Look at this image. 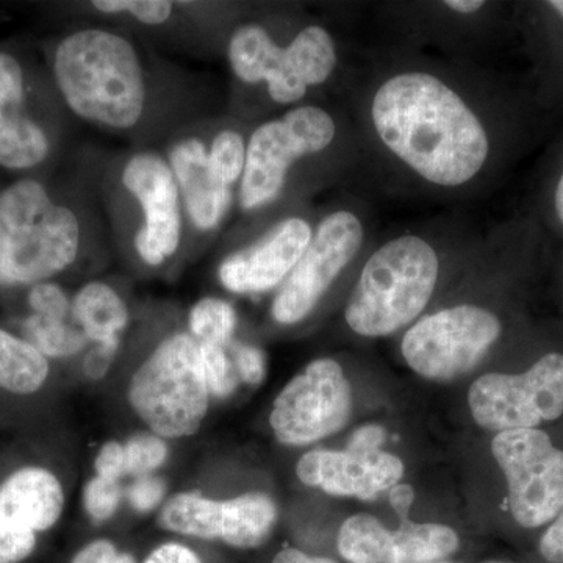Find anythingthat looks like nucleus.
<instances>
[{"instance_id":"nucleus-12","label":"nucleus","mask_w":563,"mask_h":563,"mask_svg":"<svg viewBox=\"0 0 563 563\" xmlns=\"http://www.w3.org/2000/svg\"><path fill=\"white\" fill-rule=\"evenodd\" d=\"M492 453L509 487L510 512L523 528H540L563 510V451L539 429L499 432Z\"/></svg>"},{"instance_id":"nucleus-3","label":"nucleus","mask_w":563,"mask_h":563,"mask_svg":"<svg viewBox=\"0 0 563 563\" xmlns=\"http://www.w3.org/2000/svg\"><path fill=\"white\" fill-rule=\"evenodd\" d=\"M463 239V232L446 228L387 236L363 262L344 307L347 328L366 339L410 328L439 288L448 247Z\"/></svg>"},{"instance_id":"nucleus-42","label":"nucleus","mask_w":563,"mask_h":563,"mask_svg":"<svg viewBox=\"0 0 563 563\" xmlns=\"http://www.w3.org/2000/svg\"><path fill=\"white\" fill-rule=\"evenodd\" d=\"M273 563H335L331 559L318 558L296 550V548H285L280 553L276 554Z\"/></svg>"},{"instance_id":"nucleus-24","label":"nucleus","mask_w":563,"mask_h":563,"mask_svg":"<svg viewBox=\"0 0 563 563\" xmlns=\"http://www.w3.org/2000/svg\"><path fill=\"white\" fill-rule=\"evenodd\" d=\"M22 339L27 340L47 361L73 358L91 346L73 320H49L32 313L22 321Z\"/></svg>"},{"instance_id":"nucleus-27","label":"nucleus","mask_w":563,"mask_h":563,"mask_svg":"<svg viewBox=\"0 0 563 563\" xmlns=\"http://www.w3.org/2000/svg\"><path fill=\"white\" fill-rule=\"evenodd\" d=\"M25 99L27 84L21 62L7 52H0V131L25 113Z\"/></svg>"},{"instance_id":"nucleus-37","label":"nucleus","mask_w":563,"mask_h":563,"mask_svg":"<svg viewBox=\"0 0 563 563\" xmlns=\"http://www.w3.org/2000/svg\"><path fill=\"white\" fill-rule=\"evenodd\" d=\"M120 346L110 344H91L85 352L84 372L91 380H101L109 374L117 358Z\"/></svg>"},{"instance_id":"nucleus-14","label":"nucleus","mask_w":563,"mask_h":563,"mask_svg":"<svg viewBox=\"0 0 563 563\" xmlns=\"http://www.w3.org/2000/svg\"><path fill=\"white\" fill-rule=\"evenodd\" d=\"M65 488L44 466H22L0 483V563H22L65 510Z\"/></svg>"},{"instance_id":"nucleus-15","label":"nucleus","mask_w":563,"mask_h":563,"mask_svg":"<svg viewBox=\"0 0 563 563\" xmlns=\"http://www.w3.org/2000/svg\"><path fill=\"white\" fill-rule=\"evenodd\" d=\"M314 221L301 213L274 222L255 242L225 255L218 266L221 287L233 295L254 296L279 287L301 261Z\"/></svg>"},{"instance_id":"nucleus-8","label":"nucleus","mask_w":563,"mask_h":563,"mask_svg":"<svg viewBox=\"0 0 563 563\" xmlns=\"http://www.w3.org/2000/svg\"><path fill=\"white\" fill-rule=\"evenodd\" d=\"M369 243L368 220L357 203H340L314 221L301 261L280 285L272 303L279 325H296L313 313L339 277Z\"/></svg>"},{"instance_id":"nucleus-39","label":"nucleus","mask_w":563,"mask_h":563,"mask_svg":"<svg viewBox=\"0 0 563 563\" xmlns=\"http://www.w3.org/2000/svg\"><path fill=\"white\" fill-rule=\"evenodd\" d=\"M385 439H387V432L380 426H363V428L352 433L350 443H347V451H352V453L379 451L380 444L385 442Z\"/></svg>"},{"instance_id":"nucleus-4","label":"nucleus","mask_w":563,"mask_h":563,"mask_svg":"<svg viewBox=\"0 0 563 563\" xmlns=\"http://www.w3.org/2000/svg\"><path fill=\"white\" fill-rule=\"evenodd\" d=\"M225 55L239 84L263 88L273 106L288 110L333 79L340 44L320 22H307L284 36L266 22L244 21L229 35Z\"/></svg>"},{"instance_id":"nucleus-33","label":"nucleus","mask_w":563,"mask_h":563,"mask_svg":"<svg viewBox=\"0 0 563 563\" xmlns=\"http://www.w3.org/2000/svg\"><path fill=\"white\" fill-rule=\"evenodd\" d=\"M168 484L161 476L135 477L133 483L124 490V498L131 504L136 514L146 515L161 509L165 504Z\"/></svg>"},{"instance_id":"nucleus-23","label":"nucleus","mask_w":563,"mask_h":563,"mask_svg":"<svg viewBox=\"0 0 563 563\" xmlns=\"http://www.w3.org/2000/svg\"><path fill=\"white\" fill-rule=\"evenodd\" d=\"M51 152L49 132L31 114H21L0 131V166L10 172L38 168Z\"/></svg>"},{"instance_id":"nucleus-7","label":"nucleus","mask_w":563,"mask_h":563,"mask_svg":"<svg viewBox=\"0 0 563 563\" xmlns=\"http://www.w3.org/2000/svg\"><path fill=\"white\" fill-rule=\"evenodd\" d=\"M128 401L162 439L184 440L201 431L211 396L199 343L190 333L174 332L155 344L129 379Z\"/></svg>"},{"instance_id":"nucleus-31","label":"nucleus","mask_w":563,"mask_h":563,"mask_svg":"<svg viewBox=\"0 0 563 563\" xmlns=\"http://www.w3.org/2000/svg\"><path fill=\"white\" fill-rule=\"evenodd\" d=\"M122 499H124V488L121 483L99 476H92L85 484L84 493H81L85 512L95 525L110 521L120 510Z\"/></svg>"},{"instance_id":"nucleus-20","label":"nucleus","mask_w":563,"mask_h":563,"mask_svg":"<svg viewBox=\"0 0 563 563\" xmlns=\"http://www.w3.org/2000/svg\"><path fill=\"white\" fill-rule=\"evenodd\" d=\"M277 518V504L265 493H243L222 499L221 542L236 550H255L269 539Z\"/></svg>"},{"instance_id":"nucleus-32","label":"nucleus","mask_w":563,"mask_h":563,"mask_svg":"<svg viewBox=\"0 0 563 563\" xmlns=\"http://www.w3.org/2000/svg\"><path fill=\"white\" fill-rule=\"evenodd\" d=\"M70 301L68 292L57 282H40L32 285L27 295V303L32 314L49 320H70Z\"/></svg>"},{"instance_id":"nucleus-38","label":"nucleus","mask_w":563,"mask_h":563,"mask_svg":"<svg viewBox=\"0 0 563 563\" xmlns=\"http://www.w3.org/2000/svg\"><path fill=\"white\" fill-rule=\"evenodd\" d=\"M143 563H202V559L187 544L166 542L154 548Z\"/></svg>"},{"instance_id":"nucleus-5","label":"nucleus","mask_w":563,"mask_h":563,"mask_svg":"<svg viewBox=\"0 0 563 563\" xmlns=\"http://www.w3.org/2000/svg\"><path fill=\"white\" fill-rule=\"evenodd\" d=\"M85 246V220L46 185L22 179L0 191V284L54 279L76 265Z\"/></svg>"},{"instance_id":"nucleus-41","label":"nucleus","mask_w":563,"mask_h":563,"mask_svg":"<svg viewBox=\"0 0 563 563\" xmlns=\"http://www.w3.org/2000/svg\"><path fill=\"white\" fill-rule=\"evenodd\" d=\"M390 503L393 509L399 514L402 521L407 520V514H409L410 506H412L415 499V492L410 485L396 484L395 487L390 488Z\"/></svg>"},{"instance_id":"nucleus-46","label":"nucleus","mask_w":563,"mask_h":563,"mask_svg":"<svg viewBox=\"0 0 563 563\" xmlns=\"http://www.w3.org/2000/svg\"><path fill=\"white\" fill-rule=\"evenodd\" d=\"M495 563H499V562H495Z\"/></svg>"},{"instance_id":"nucleus-36","label":"nucleus","mask_w":563,"mask_h":563,"mask_svg":"<svg viewBox=\"0 0 563 563\" xmlns=\"http://www.w3.org/2000/svg\"><path fill=\"white\" fill-rule=\"evenodd\" d=\"M69 563H139L135 555L120 551L109 539L92 540L80 548Z\"/></svg>"},{"instance_id":"nucleus-10","label":"nucleus","mask_w":563,"mask_h":563,"mask_svg":"<svg viewBox=\"0 0 563 563\" xmlns=\"http://www.w3.org/2000/svg\"><path fill=\"white\" fill-rule=\"evenodd\" d=\"M118 180L136 207L139 224L132 235L135 257L146 268H163L180 251L187 229L172 166L158 152H133L122 163Z\"/></svg>"},{"instance_id":"nucleus-29","label":"nucleus","mask_w":563,"mask_h":563,"mask_svg":"<svg viewBox=\"0 0 563 563\" xmlns=\"http://www.w3.org/2000/svg\"><path fill=\"white\" fill-rule=\"evenodd\" d=\"M91 7L107 16L124 14L144 27H162L176 13V3L166 0H96Z\"/></svg>"},{"instance_id":"nucleus-25","label":"nucleus","mask_w":563,"mask_h":563,"mask_svg":"<svg viewBox=\"0 0 563 563\" xmlns=\"http://www.w3.org/2000/svg\"><path fill=\"white\" fill-rule=\"evenodd\" d=\"M188 333L201 344L229 347L235 342L239 314L235 307L218 296L199 299L188 312Z\"/></svg>"},{"instance_id":"nucleus-19","label":"nucleus","mask_w":563,"mask_h":563,"mask_svg":"<svg viewBox=\"0 0 563 563\" xmlns=\"http://www.w3.org/2000/svg\"><path fill=\"white\" fill-rule=\"evenodd\" d=\"M70 320L91 344L121 347L122 335L131 324V310L113 285L91 280L73 296Z\"/></svg>"},{"instance_id":"nucleus-44","label":"nucleus","mask_w":563,"mask_h":563,"mask_svg":"<svg viewBox=\"0 0 563 563\" xmlns=\"http://www.w3.org/2000/svg\"><path fill=\"white\" fill-rule=\"evenodd\" d=\"M547 5L563 20V0H553V2H548Z\"/></svg>"},{"instance_id":"nucleus-34","label":"nucleus","mask_w":563,"mask_h":563,"mask_svg":"<svg viewBox=\"0 0 563 563\" xmlns=\"http://www.w3.org/2000/svg\"><path fill=\"white\" fill-rule=\"evenodd\" d=\"M240 383L261 385L266 376V355L262 347L244 342H233L228 347Z\"/></svg>"},{"instance_id":"nucleus-26","label":"nucleus","mask_w":563,"mask_h":563,"mask_svg":"<svg viewBox=\"0 0 563 563\" xmlns=\"http://www.w3.org/2000/svg\"><path fill=\"white\" fill-rule=\"evenodd\" d=\"M247 136L240 128H222L207 141L211 172L222 185L239 190L246 166Z\"/></svg>"},{"instance_id":"nucleus-21","label":"nucleus","mask_w":563,"mask_h":563,"mask_svg":"<svg viewBox=\"0 0 563 563\" xmlns=\"http://www.w3.org/2000/svg\"><path fill=\"white\" fill-rule=\"evenodd\" d=\"M158 525L163 531L202 540L221 542L222 499L199 492H181L162 506Z\"/></svg>"},{"instance_id":"nucleus-40","label":"nucleus","mask_w":563,"mask_h":563,"mask_svg":"<svg viewBox=\"0 0 563 563\" xmlns=\"http://www.w3.org/2000/svg\"><path fill=\"white\" fill-rule=\"evenodd\" d=\"M540 554L550 563H563V510L540 540Z\"/></svg>"},{"instance_id":"nucleus-6","label":"nucleus","mask_w":563,"mask_h":563,"mask_svg":"<svg viewBox=\"0 0 563 563\" xmlns=\"http://www.w3.org/2000/svg\"><path fill=\"white\" fill-rule=\"evenodd\" d=\"M342 121L328 107L306 102L280 117L255 125L247 136L246 166L236 201L247 214L261 213L280 201L302 166L339 154L344 139Z\"/></svg>"},{"instance_id":"nucleus-2","label":"nucleus","mask_w":563,"mask_h":563,"mask_svg":"<svg viewBox=\"0 0 563 563\" xmlns=\"http://www.w3.org/2000/svg\"><path fill=\"white\" fill-rule=\"evenodd\" d=\"M52 76L68 109L102 131H136L154 101L150 68L121 32L85 27L58 41Z\"/></svg>"},{"instance_id":"nucleus-30","label":"nucleus","mask_w":563,"mask_h":563,"mask_svg":"<svg viewBox=\"0 0 563 563\" xmlns=\"http://www.w3.org/2000/svg\"><path fill=\"white\" fill-rule=\"evenodd\" d=\"M203 377L209 387L211 399L231 398L240 384L239 374L228 347L199 343Z\"/></svg>"},{"instance_id":"nucleus-17","label":"nucleus","mask_w":563,"mask_h":563,"mask_svg":"<svg viewBox=\"0 0 563 563\" xmlns=\"http://www.w3.org/2000/svg\"><path fill=\"white\" fill-rule=\"evenodd\" d=\"M296 474L307 487L369 501L402 479L404 463L380 450L372 453L313 450L299 459Z\"/></svg>"},{"instance_id":"nucleus-35","label":"nucleus","mask_w":563,"mask_h":563,"mask_svg":"<svg viewBox=\"0 0 563 563\" xmlns=\"http://www.w3.org/2000/svg\"><path fill=\"white\" fill-rule=\"evenodd\" d=\"M95 476L117 483H121L122 477H128L124 443L109 440L99 448L95 457Z\"/></svg>"},{"instance_id":"nucleus-16","label":"nucleus","mask_w":563,"mask_h":563,"mask_svg":"<svg viewBox=\"0 0 563 563\" xmlns=\"http://www.w3.org/2000/svg\"><path fill=\"white\" fill-rule=\"evenodd\" d=\"M336 543L350 563H431L450 558L461 542L448 526L406 520L390 531L373 515L358 514L344 521Z\"/></svg>"},{"instance_id":"nucleus-11","label":"nucleus","mask_w":563,"mask_h":563,"mask_svg":"<svg viewBox=\"0 0 563 563\" xmlns=\"http://www.w3.org/2000/svg\"><path fill=\"white\" fill-rule=\"evenodd\" d=\"M468 404L485 431H523L558 420L563 413V354L550 352L521 374H484L470 388Z\"/></svg>"},{"instance_id":"nucleus-45","label":"nucleus","mask_w":563,"mask_h":563,"mask_svg":"<svg viewBox=\"0 0 563 563\" xmlns=\"http://www.w3.org/2000/svg\"><path fill=\"white\" fill-rule=\"evenodd\" d=\"M431 563H450V562H431Z\"/></svg>"},{"instance_id":"nucleus-9","label":"nucleus","mask_w":563,"mask_h":563,"mask_svg":"<svg viewBox=\"0 0 563 563\" xmlns=\"http://www.w3.org/2000/svg\"><path fill=\"white\" fill-rule=\"evenodd\" d=\"M501 333V318L490 307L455 303L424 314L407 329L402 357L426 379H455L476 368Z\"/></svg>"},{"instance_id":"nucleus-18","label":"nucleus","mask_w":563,"mask_h":563,"mask_svg":"<svg viewBox=\"0 0 563 563\" xmlns=\"http://www.w3.org/2000/svg\"><path fill=\"white\" fill-rule=\"evenodd\" d=\"M166 161L179 188L187 224L198 233L217 232L232 209L236 191L222 185L211 172L207 140L180 136L169 146Z\"/></svg>"},{"instance_id":"nucleus-22","label":"nucleus","mask_w":563,"mask_h":563,"mask_svg":"<svg viewBox=\"0 0 563 563\" xmlns=\"http://www.w3.org/2000/svg\"><path fill=\"white\" fill-rule=\"evenodd\" d=\"M51 363L27 340L0 328V390L33 395L49 379Z\"/></svg>"},{"instance_id":"nucleus-1","label":"nucleus","mask_w":563,"mask_h":563,"mask_svg":"<svg viewBox=\"0 0 563 563\" xmlns=\"http://www.w3.org/2000/svg\"><path fill=\"white\" fill-rule=\"evenodd\" d=\"M361 150L385 176L426 195H476L495 157L479 76L421 54L376 63L357 99Z\"/></svg>"},{"instance_id":"nucleus-43","label":"nucleus","mask_w":563,"mask_h":563,"mask_svg":"<svg viewBox=\"0 0 563 563\" xmlns=\"http://www.w3.org/2000/svg\"><path fill=\"white\" fill-rule=\"evenodd\" d=\"M553 207L555 217L563 224V169L561 176H559L558 181H555L554 192H553Z\"/></svg>"},{"instance_id":"nucleus-13","label":"nucleus","mask_w":563,"mask_h":563,"mask_svg":"<svg viewBox=\"0 0 563 563\" xmlns=\"http://www.w3.org/2000/svg\"><path fill=\"white\" fill-rule=\"evenodd\" d=\"M352 412V390L342 365L317 358L282 388L269 413L277 442L306 446L346 426Z\"/></svg>"},{"instance_id":"nucleus-28","label":"nucleus","mask_w":563,"mask_h":563,"mask_svg":"<svg viewBox=\"0 0 563 563\" xmlns=\"http://www.w3.org/2000/svg\"><path fill=\"white\" fill-rule=\"evenodd\" d=\"M122 443H124L128 476H150L168 462V440L162 439L157 433H135Z\"/></svg>"}]
</instances>
